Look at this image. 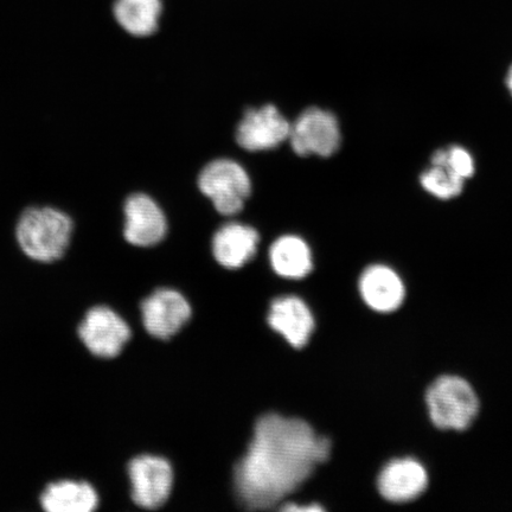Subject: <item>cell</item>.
<instances>
[{"mask_svg":"<svg viewBox=\"0 0 512 512\" xmlns=\"http://www.w3.org/2000/svg\"><path fill=\"white\" fill-rule=\"evenodd\" d=\"M329 439L304 420L267 414L256 422L248 451L234 471L240 503L252 510L275 507L330 456Z\"/></svg>","mask_w":512,"mask_h":512,"instance_id":"cell-1","label":"cell"},{"mask_svg":"<svg viewBox=\"0 0 512 512\" xmlns=\"http://www.w3.org/2000/svg\"><path fill=\"white\" fill-rule=\"evenodd\" d=\"M75 230L73 217L54 204L24 207L14 224L15 240L22 253L40 264H53L67 254Z\"/></svg>","mask_w":512,"mask_h":512,"instance_id":"cell-2","label":"cell"},{"mask_svg":"<svg viewBox=\"0 0 512 512\" xmlns=\"http://www.w3.org/2000/svg\"><path fill=\"white\" fill-rule=\"evenodd\" d=\"M426 402L433 424L441 430H466L479 409L475 389L458 376H443L435 381L427 390Z\"/></svg>","mask_w":512,"mask_h":512,"instance_id":"cell-3","label":"cell"},{"mask_svg":"<svg viewBox=\"0 0 512 512\" xmlns=\"http://www.w3.org/2000/svg\"><path fill=\"white\" fill-rule=\"evenodd\" d=\"M198 188L213 202L217 213L233 216L243 209L252 191L251 178L238 162L216 159L201 171Z\"/></svg>","mask_w":512,"mask_h":512,"instance_id":"cell-4","label":"cell"},{"mask_svg":"<svg viewBox=\"0 0 512 512\" xmlns=\"http://www.w3.org/2000/svg\"><path fill=\"white\" fill-rule=\"evenodd\" d=\"M288 140L300 157H330L341 146V128L334 114L312 107L291 125Z\"/></svg>","mask_w":512,"mask_h":512,"instance_id":"cell-5","label":"cell"},{"mask_svg":"<svg viewBox=\"0 0 512 512\" xmlns=\"http://www.w3.org/2000/svg\"><path fill=\"white\" fill-rule=\"evenodd\" d=\"M134 503L144 509H158L168 501L174 472L168 460L156 456H140L128 465Z\"/></svg>","mask_w":512,"mask_h":512,"instance_id":"cell-6","label":"cell"},{"mask_svg":"<svg viewBox=\"0 0 512 512\" xmlns=\"http://www.w3.org/2000/svg\"><path fill=\"white\" fill-rule=\"evenodd\" d=\"M79 336L93 355L113 358L120 354L130 339L131 329L118 313L106 306H96L83 319Z\"/></svg>","mask_w":512,"mask_h":512,"instance_id":"cell-7","label":"cell"},{"mask_svg":"<svg viewBox=\"0 0 512 512\" xmlns=\"http://www.w3.org/2000/svg\"><path fill=\"white\" fill-rule=\"evenodd\" d=\"M291 124L277 107L252 108L243 115L236 131V142L251 152L273 150L290 137Z\"/></svg>","mask_w":512,"mask_h":512,"instance_id":"cell-8","label":"cell"},{"mask_svg":"<svg viewBox=\"0 0 512 512\" xmlns=\"http://www.w3.org/2000/svg\"><path fill=\"white\" fill-rule=\"evenodd\" d=\"M143 322L147 332L159 339L177 334L191 317V307L181 293L160 288L142 304Z\"/></svg>","mask_w":512,"mask_h":512,"instance_id":"cell-9","label":"cell"},{"mask_svg":"<svg viewBox=\"0 0 512 512\" xmlns=\"http://www.w3.org/2000/svg\"><path fill=\"white\" fill-rule=\"evenodd\" d=\"M124 235L128 243L152 247L165 238L168 222L155 200L145 194H134L125 202Z\"/></svg>","mask_w":512,"mask_h":512,"instance_id":"cell-10","label":"cell"},{"mask_svg":"<svg viewBox=\"0 0 512 512\" xmlns=\"http://www.w3.org/2000/svg\"><path fill=\"white\" fill-rule=\"evenodd\" d=\"M268 324L283 336L293 348H303L309 342L315 319L304 300L294 297L275 299L268 312Z\"/></svg>","mask_w":512,"mask_h":512,"instance_id":"cell-11","label":"cell"},{"mask_svg":"<svg viewBox=\"0 0 512 512\" xmlns=\"http://www.w3.org/2000/svg\"><path fill=\"white\" fill-rule=\"evenodd\" d=\"M424 466L414 459H396L380 473L379 490L389 502L403 503L418 498L427 488Z\"/></svg>","mask_w":512,"mask_h":512,"instance_id":"cell-12","label":"cell"},{"mask_svg":"<svg viewBox=\"0 0 512 512\" xmlns=\"http://www.w3.org/2000/svg\"><path fill=\"white\" fill-rule=\"evenodd\" d=\"M360 293L371 310L381 313L394 312L405 300V284L392 268L374 265L361 275Z\"/></svg>","mask_w":512,"mask_h":512,"instance_id":"cell-13","label":"cell"},{"mask_svg":"<svg viewBox=\"0 0 512 512\" xmlns=\"http://www.w3.org/2000/svg\"><path fill=\"white\" fill-rule=\"evenodd\" d=\"M259 241L258 232L247 224H224L214 235L213 254L224 268L238 270L254 258Z\"/></svg>","mask_w":512,"mask_h":512,"instance_id":"cell-14","label":"cell"},{"mask_svg":"<svg viewBox=\"0 0 512 512\" xmlns=\"http://www.w3.org/2000/svg\"><path fill=\"white\" fill-rule=\"evenodd\" d=\"M163 0H114L113 16L121 29L133 37H150L159 29Z\"/></svg>","mask_w":512,"mask_h":512,"instance_id":"cell-15","label":"cell"},{"mask_svg":"<svg viewBox=\"0 0 512 512\" xmlns=\"http://www.w3.org/2000/svg\"><path fill=\"white\" fill-rule=\"evenodd\" d=\"M98 504L92 485L73 480L50 484L41 496L42 508L48 512H92Z\"/></svg>","mask_w":512,"mask_h":512,"instance_id":"cell-16","label":"cell"},{"mask_svg":"<svg viewBox=\"0 0 512 512\" xmlns=\"http://www.w3.org/2000/svg\"><path fill=\"white\" fill-rule=\"evenodd\" d=\"M270 261L274 272L285 279H303L313 268L310 246L294 235L281 236L273 242Z\"/></svg>","mask_w":512,"mask_h":512,"instance_id":"cell-17","label":"cell"},{"mask_svg":"<svg viewBox=\"0 0 512 512\" xmlns=\"http://www.w3.org/2000/svg\"><path fill=\"white\" fill-rule=\"evenodd\" d=\"M422 188L440 200H451L462 194L464 179L452 174L443 166L432 165L420 177Z\"/></svg>","mask_w":512,"mask_h":512,"instance_id":"cell-18","label":"cell"},{"mask_svg":"<svg viewBox=\"0 0 512 512\" xmlns=\"http://www.w3.org/2000/svg\"><path fill=\"white\" fill-rule=\"evenodd\" d=\"M432 165L443 166L452 174L464 179L475 174V160L464 147L451 146L434 152Z\"/></svg>","mask_w":512,"mask_h":512,"instance_id":"cell-19","label":"cell"},{"mask_svg":"<svg viewBox=\"0 0 512 512\" xmlns=\"http://www.w3.org/2000/svg\"><path fill=\"white\" fill-rule=\"evenodd\" d=\"M283 510H286V511H293V512H304V511H307V512H317V511H322L324 510L323 507H320V505H317V504H309V505H294V504H291V505H284L283 507Z\"/></svg>","mask_w":512,"mask_h":512,"instance_id":"cell-20","label":"cell"},{"mask_svg":"<svg viewBox=\"0 0 512 512\" xmlns=\"http://www.w3.org/2000/svg\"><path fill=\"white\" fill-rule=\"evenodd\" d=\"M507 86L509 88V91L512 95V66L509 70L508 76H507Z\"/></svg>","mask_w":512,"mask_h":512,"instance_id":"cell-21","label":"cell"}]
</instances>
